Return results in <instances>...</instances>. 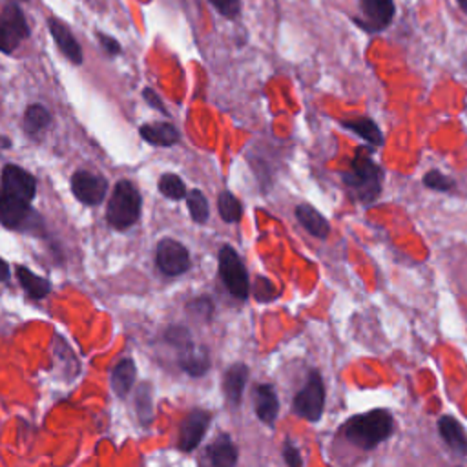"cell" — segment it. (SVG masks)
<instances>
[{
  "instance_id": "6da1fadb",
  "label": "cell",
  "mask_w": 467,
  "mask_h": 467,
  "mask_svg": "<svg viewBox=\"0 0 467 467\" xmlns=\"http://www.w3.org/2000/svg\"><path fill=\"white\" fill-rule=\"evenodd\" d=\"M35 193V177L16 164H5L0 177V223L11 230L36 232L40 219L31 208Z\"/></svg>"
},
{
  "instance_id": "7a4b0ae2",
  "label": "cell",
  "mask_w": 467,
  "mask_h": 467,
  "mask_svg": "<svg viewBox=\"0 0 467 467\" xmlns=\"http://www.w3.org/2000/svg\"><path fill=\"white\" fill-rule=\"evenodd\" d=\"M341 181L352 201L372 204L383 190V168L374 161L367 146L356 148L348 168L343 171Z\"/></svg>"
},
{
  "instance_id": "3957f363",
  "label": "cell",
  "mask_w": 467,
  "mask_h": 467,
  "mask_svg": "<svg viewBox=\"0 0 467 467\" xmlns=\"http://www.w3.org/2000/svg\"><path fill=\"white\" fill-rule=\"evenodd\" d=\"M394 431V418L387 409H372L363 414L350 416L341 432L348 443L370 451L383 443Z\"/></svg>"
},
{
  "instance_id": "277c9868",
  "label": "cell",
  "mask_w": 467,
  "mask_h": 467,
  "mask_svg": "<svg viewBox=\"0 0 467 467\" xmlns=\"http://www.w3.org/2000/svg\"><path fill=\"white\" fill-rule=\"evenodd\" d=\"M140 206L142 199L135 184L130 181H119L109 195L106 210L108 223L117 230H126L139 221Z\"/></svg>"
},
{
  "instance_id": "5b68a950",
  "label": "cell",
  "mask_w": 467,
  "mask_h": 467,
  "mask_svg": "<svg viewBox=\"0 0 467 467\" xmlns=\"http://www.w3.org/2000/svg\"><path fill=\"white\" fill-rule=\"evenodd\" d=\"M29 35L31 27L20 2L7 0L0 7V53L13 55Z\"/></svg>"
},
{
  "instance_id": "8992f818",
  "label": "cell",
  "mask_w": 467,
  "mask_h": 467,
  "mask_svg": "<svg viewBox=\"0 0 467 467\" xmlns=\"http://www.w3.org/2000/svg\"><path fill=\"white\" fill-rule=\"evenodd\" d=\"M323 409H325V381H323V376L316 368H312L306 376L305 385L294 396L292 410L299 418L310 423H316L319 421Z\"/></svg>"
},
{
  "instance_id": "52a82bcc",
  "label": "cell",
  "mask_w": 467,
  "mask_h": 467,
  "mask_svg": "<svg viewBox=\"0 0 467 467\" xmlns=\"http://www.w3.org/2000/svg\"><path fill=\"white\" fill-rule=\"evenodd\" d=\"M358 15L350 16V22L367 35H378L389 29L396 16L394 0H358Z\"/></svg>"
},
{
  "instance_id": "ba28073f",
  "label": "cell",
  "mask_w": 467,
  "mask_h": 467,
  "mask_svg": "<svg viewBox=\"0 0 467 467\" xmlns=\"http://www.w3.org/2000/svg\"><path fill=\"white\" fill-rule=\"evenodd\" d=\"M219 275L228 288V292L235 299H246L250 294V281H248V272L237 255V252L224 244L219 250Z\"/></svg>"
},
{
  "instance_id": "9c48e42d",
  "label": "cell",
  "mask_w": 467,
  "mask_h": 467,
  "mask_svg": "<svg viewBox=\"0 0 467 467\" xmlns=\"http://www.w3.org/2000/svg\"><path fill=\"white\" fill-rule=\"evenodd\" d=\"M155 263L162 274L179 275L190 268V254L182 243L164 237L155 248Z\"/></svg>"
},
{
  "instance_id": "30bf717a",
  "label": "cell",
  "mask_w": 467,
  "mask_h": 467,
  "mask_svg": "<svg viewBox=\"0 0 467 467\" xmlns=\"http://www.w3.org/2000/svg\"><path fill=\"white\" fill-rule=\"evenodd\" d=\"M46 27L55 42V46L58 47V51L73 64V66H80L84 62V53L82 47L75 36V33L71 31V27L58 16L49 15L46 18Z\"/></svg>"
},
{
  "instance_id": "8fae6325",
  "label": "cell",
  "mask_w": 467,
  "mask_h": 467,
  "mask_svg": "<svg viewBox=\"0 0 467 467\" xmlns=\"http://www.w3.org/2000/svg\"><path fill=\"white\" fill-rule=\"evenodd\" d=\"M108 182L102 175L88 171V170H78L71 177V192L73 195L84 202V204H99L106 197Z\"/></svg>"
},
{
  "instance_id": "7c38bea8",
  "label": "cell",
  "mask_w": 467,
  "mask_h": 467,
  "mask_svg": "<svg viewBox=\"0 0 467 467\" xmlns=\"http://www.w3.org/2000/svg\"><path fill=\"white\" fill-rule=\"evenodd\" d=\"M208 423H210V412L202 409H193L190 414H186V418L181 421L177 447L184 452L193 451L201 443L208 429Z\"/></svg>"
},
{
  "instance_id": "4fadbf2b",
  "label": "cell",
  "mask_w": 467,
  "mask_h": 467,
  "mask_svg": "<svg viewBox=\"0 0 467 467\" xmlns=\"http://www.w3.org/2000/svg\"><path fill=\"white\" fill-rule=\"evenodd\" d=\"M438 432L445 445L458 456H467V432L458 418L443 414L438 420Z\"/></svg>"
},
{
  "instance_id": "5bb4252c",
  "label": "cell",
  "mask_w": 467,
  "mask_h": 467,
  "mask_svg": "<svg viewBox=\"0 0 467 467\" xmlns=\"http://www.w3.org/2000/svg\"><path fill=\"white\" fill-rule=\"evenodd\" d=\"M179 367L190 376H202L210 368V354L206 347L195 345L192 341L179 348Z\"/></svg>"
},
{
  "instance_id": "9a60e30c",
  "label": "cell",
  "mask_w": 467,
  "mask_h": 467,
  "mask_svg": "<svg viewBox=\"0 0 467 467\" xmlns=\"http://www.w3.org/2000/svg\"><path fill=\"white\" fill-rule=\"evenodd\" d=\"M254 409L257 418L266 423L272 425L277 418L279 412V400L275 394V389L270 383H261L255 387L254 390Z\"/></svg>"
},
{
  "instance_id": "2e32d148",
  "label": "cell",
  "mask_w": 467,
  "mask_h": 467,
  "mask_svg": "<svg viewBox=\"0 0 467 467\" xmlns=\"http://www.w3.org/2000/svg\"><path fill=\"white\" fill-rule=\"evenodd\" d=\"M246 379H248V367L244 363H234L224 372L223 390H224V396H226V401L230 403V407H237L241 403Z\"/></svg>"
},
{
  "instance_id": "e0dca14e",
  "label": "cell",
  "mask_w": 467,
  "mask_h": 467,
  "mask_svg": "<svg viewBox=\"0 0 467 467\" xmlns=\"http://www.w3.org/2000/svg\"><path fill=\"white\" fill-rule=\"evenodd\" d=\"M296 219L310 235L317 239H327L330 234V223L325 219V215L306 202L296 206Z\"/></svg>"
},
{
  "instance_id": "ac0fdd59",
  "label": "cell",
  "mask_w": 467,
  "mask_h": 467,
  "mask_svg": "<svg viewBox=\"0 0 467 467\" xmlns=\"http://www.w3.org/2000/svg\"><path fill=\"white\" fill-rule=\"evenodd\" d=\"M135 376H137V368H135L133 359H130V358L120 359L111 368V376H109V387H111L113 394L119 398H124L130 392V389L133 387Z\"/></svg>"
},
{
  "instance_id": "d6986e66",
  "label": "cell",
  "mask_w": 467,
  "mask_h": 467,
  "mask_svg": "<svg viewBox=\"0 0 467 467\" xmlns=\"http://www.w3.org/2000/svg\"><path fill=\"white\" fill-rule=\"evenodd\" d=\"M140 137L153 146H173L179 140V131L170 122H150L139 128Z\"/></svg>"
},
{
  "instance_id": "ffe728a7",
  "label": "cell",
  "mask_w": 467,
  "mask_h": 467,
  "mask_svg": "<svg viewBox=\"0 0 467 467\" xmlns=\"http://www.w3.org/2000/svg\"><path fill=\"white\" fill-rule=\"evenodd\" d=\"M208 460L215 467H232L237 463V447L228 434H219L206 451Z\"/></svg>"
},
{
  "instance_id": "44dd1931",
  "label": "cell",
  "mask_w": 467,
  "mask_h": 467,
  "mask_svg": "<svg viewBox=\"0 0 467 467\" xmlns=\"http://www.w3.org/2000/svg\"><path fill=\"white\" fill-rule=\"evenodd\" d=\"M341 126L354 131L358 137H361L370 146H381L383 135L379 126L370 117H356V119H345L341 120Z\"/></svg>"
},
{
  "instance_id": "7402d4cb",
  "label": "cell",
  "mask_w": 467,
  "mask_h": 467,
  "mask_svg": "<svg viewBox=\"0 0 467 467\" xmlns=\"http://www.w3.org/2000/svg\"><path fill=\"white\" fill-rule=\"evenodd\" d=\"M16 277H18L20 286L26 290V294H27L31 299H42V297H46V296L49 294V290H51V283H49L46 277L33 274L27 266L18 265V266H16Z\"/></svg>"
},
{
  "instance_id": "603a6c76",
  "label": "cell",
  "mask_w": 467,
  "mask_h": 467,
  "mask_svg": "<svg viewBox=\"0 0 467 467\" xmlns=\"http://www.w3.org/2000/svg\"><path fill=\"white\" fill-rule=\"evenodd\" d=\"M51 122L49 111L42 104H31L24 111V131L31 137L36 139Z\"/></svg>"
},
{
  "instance_id": "cb8c5ba5",
  "label": "cell",
  "mask_w": 467,
  "mask_h": 467,
  "mask_svg": "<svg viewBox=\"0 0 467 467\" xmlns=\"http://www.w3.org/2000/svg\"><path fill=\"white\" fill-rule=\"evenodd\" d=\"M217 210H219V215L224 223H237L243 215V206H241L239 199L234 193L226 192V190L219 193Z\"/></svg>"
},
{
  "instance_id": "d4e9b609",
  "label": "cell",
  "mask_w": 467,
  "mask_h": 467,
  "mask_svg": "<svg viewBox=\"0 0 467 467\" xmlns=\"http://www.w3.org/2000/svg\"><path fill=\"white\" fill-rule=\"evenodd\" d=\"M159 190L164 197L171 201H181L188 193L184 181L175 173H162L159 177Z\"/></svg>"
},
{
  "instance_id": "484cf974",
  "label": "cell",
  "mask_w": 467,
  "mask_h": 467,
  "mask_svg": "<svg viewBox=\"0 0 467 467\" xmlns=\"http://www.w3.org/2000/svg\"><path fill=\"white\" fill-rule=\"evenodd\" d=\"M186 204L195 223H206L210 210H208V201L201 190H190L186 193Z\"/></svg>"
},
{
  "instance_id": "4316f807",
  "label": "cell",
  "mask_w": 467,
  "mask_h": 467,
  "mask_svg": "<svg viewBox=\"0 0 467 467\" xmlns=\"http://www.w3.org/2000/svg\"><path fill=\"white\" fill-rule=\"evenodd\" d=\"M135 405H137V414L139 420L148 425L153 418V403H151V387L148 383H142L137 390L135 396Z\"/></svg>"
},
{
  "instance_id": "83f0119b",
  "label": "cell",
  "mask_w": 467,
  "mask_h": 467,
  "mask_svg": "<svg viewBox=\"0 0 467 467\" xmlns=\"http://www.w3.org/2000/svg\"><path fill=\"white\" fill-rule=\"evenodd\" d=\"M423 184L436 192H451L454 188V181L440 170H429L423 175Z\"/></svg>"
},
{
  "instance_id": "f1b7e54d",
  "label": "cell",
  "mask_w": 467,
  "mask_h": 467,
  "mask_svg": "<svg viewBox=\"0 0 467 467\" xmlns=\"http://www.w3.org/2000/svg\"><path fill=\"white\" fill-rule=\"evenodd\" d=\"M208 4L226 20H237L243 13V0H208Z\"/></svg>"
},
{
  "instance_id": "f546056e",
  "label": "cell",
  "mask_w": 467,
  "mask_h": 467,
  "mask_svg": "<svg viewBox=\"0 0 467 467\" xmlns=\"http://www.w3.org/2000/svg\"><path fill=\"white\" fill-rule=\"evenodd\" d=\"M188 312L202 321H210V317L213 316V303L210 297L202 296V297H195L186 305Z\"/></svg>"
},
{
  "instance_id": "4dcf8cb0",
  "label": "cell",
  "mask_w": 467,
  "mask_h": 467,
  "mask_svg": "<svg viewBox=\"0 0 467 467\" xmlns=\"http://www.w3.org/2000/svg\"><path fill=\"white\" fill-rule=\"evenodd\" d=\"M166 341L171 343L173 347L177 348H182L186 347L188 343H192V334L186 327L182 325H171L168 330H166Z\"/></svg>"
},
{
  "instance_id": "1f68e13d",
  "label": "cell",
  "mask_w": 467,
  "mask_h": 467,
  "mask_svg": "<svg viewBox=\"0 0 467 467\" xmlns=\"http://www.w3.org/2000/svg\"><path fill=\"white\" fill-rule=\"evenodd\" d=\"M95 36H97V40H99V46L102 47V51H104L108 57H119V55L122 53V46H120V42H119L113 35L97 29V31H95Z\"/></svg>"
},
{
  "instance_id": "d6a6232c",
  "label": "cell",
  "mask_w": 467,
  "mask_h": 467,
  "mask_svg": "<svg viewBox=\"0 0 467 467\" xmlns=\"http://www.w3.org/2000/svg\"><path fill=\"white\" fill-rule=\"evenodd\" d=\"M283 460H285V463L290 465V467H299V465H303V458H301V454H299V449H297L290 440H286V441L283 443Z\"/></svg>"
},
{
  "instance_id": "836d02e7",
  "label": "cell",
  "mask_w": 467,
  "mask_h": 467,
  "mask_svg": "<svg viewBox=\"0 0 467 467\" xmlns=\"http://www.w3.org/2000/svg\"><path fill=\"white\" fill-rule=\"evenodd\" d=\"M142 97H144V100H146L151 108H155L157 111H161V113L166 115V108H164L162 100L159 99V95L153 91V88H144V89H142Z\"/></svg>"
},
{
  "instance_id": "e575fe53",
  "label": "cell",
  "mask_w": 467,
  "mask_h": 467,
  "mask_svg": "<svg viewBox=\"0 0 467 467\" xmlns=\"http://www.w3.org/2000/svg\"><path fill=\"white\" fill-rule=\"evenodd\" d=\"M9 277V265L0 257V283Z\"/></svg>"
},
{
  "instance_id": "d590c367",
  "label": "cell",
  "mask_w": 467,
  "mask_h": 467,
  "mask_svg": "<svg viewBox=\"0 0 467 467\" xmlns=\"http://www.w3.org/2000/svg\"><path fill=\"white\" fill-rule=\"evenodd\" d=\"M456 4H458V7H460V11L463 13V15H467V0H454Z\"/></svg>"
},
{
  "instance_id": "8d00e7d4",
  "label": "cell",
  "mask_w": 467,
  "mask_h": 467,
  "mask_svg": "<svg viewBox=\"0 0 467 467\" xmlns=\"http://www.w3.org/2000/svg\"><path fill=\"white\" fill-rule=\"evenodd\" d=\"M15 2H29V0H15Z\"/></svg>"
}]
</instances>
